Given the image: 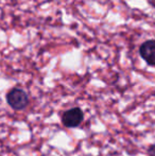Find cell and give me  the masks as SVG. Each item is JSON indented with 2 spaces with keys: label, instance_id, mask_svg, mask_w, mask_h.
Listing matches in <instances>:
<instances>
[{
  "label": "cell",
  "instance_id": "6da1fadb",
  "mask_svg": "<svg viewBox=\"0 0 155 156\" xmlns=\"http://www.w3.org/2000/svg\"><path fill=\"white\" fill-rule=\"evenodd\" d=\"M6 102L15 111H23L29 104V97L21 88H12L6 94Z\"/></svg>",
  "mask_w": 155,
  "mask_h": 156
},
{
  "label": "cell",
  "instance_id": "7a4b0ae2",
  "mask_svg": "<svg viewBox=\"0 0 155 156\" xmlns=\"http://www.w3.org/2000/svg\"><path fill=\"white\" fill-rule=\"evenodd\" d=\"M84 120V113L80 107H73L64 112L62 115V123L66 127H77Z\"/></svg>",
  "mask_w": 155,
  "mask_h": 156
},
{
  "label": "cell",
  "instance_id": "3957f363",
  "mask_svg": "<svg viewBox=\"0 0 155 156\" xmlns=\"http://www.w3.org/2000/svg\"><path fill=\"white\" fill-rule=\"evenodd\" d=\"M139 53L150 66H155V39L145 41L139 48Z\"/></svg>",
  "mask_w": 155,
  "mask_h": 156
},
{
  "label": "cell",
  "instance_id": "277c9868",
  "mask_svg": "<svg viewBox=\"0 0 155 156\" xmlns=\"http://www.w3.org/2000/svg\"><path fill=\"white\" fill-rule=\"evenodd\" d=\"M148 154H149V156H155V144L149 147V149H148Z\"/></svg>",
  "mask_w": 155,
  "mask_h": 156
}]
</instances>
